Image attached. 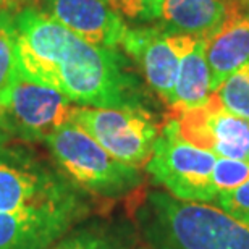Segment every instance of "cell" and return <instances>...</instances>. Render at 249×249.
Returning a JSON list of instances; mask_svg holds the SVG:
<instances>
[{
	"label": "cell",
	"mask_w": 249,
	"mask_h": 249,
	"mask_svg": "<svg viewBox=\"0 0 249 249\" xmlns=\"http://www.w3.org/2000/svg\"><path fill=\"white\" fill-rule=\"evenodd\" d=\"M15 33L24 78L57 89L79 107L149 108L142 81L118 49L84 41L34 5L15 12Z\"/></svg>",
	"instance_id": "obj_1"
},
{
	"label": "cell",
	"mask_w": 249,
	"mask_h": 249,
	"mask_svg": "<svg viewBox=\"0 0 249 249\" xmlns=\"http://www.w3.org/2000/svg\"><path fill=\"white\" fill-rule=\"evenodd\" d=\"M134 220L151 249H249V223L165 191L146 193Z\"/></svg>",
	"instance_id": "obj_2"
},
{
	"label": "cell",
	"mask_w": 249,
	"mask_h": 249,
	"mask_svg": "<svg viewBox=\"0 0 249 249\" xmlns=\"http://www.w3.org/2000/svg\"><path fill=\"white\" fill-rule=\"evenodd\" d=\"M51 160L89 196L118 199L142 185L139 168L108 154L91 134L70 120L44 139Z\"/></svg>",
	"instance_id": "obj_3"
},
{
	"label": "cell",
	"mask_w": 249,
	"mask_h": 249,
	"mask_svg": "<svg viewBox=\"0 0 249 249\" xmlns=\"http://www.w3.org/2000/svg\"><path fill=\"white\" fill-rule=\"evenodd\" d=\"M89 199L73 185L52 160L21 144H12L0 154V213L58 206Z\"/></svg>",
	"instance_id": "obj_4"
},
{
	"label": "cell",
	"mask_w": 249,
	"mask_h": 249,
	"mask_svg": "<svg viewBox=\"0 0 249 249\" xmlns=\"http://www.w3.org/2000/svg\"><path fill=\"white\" fill-rule=\"evenodd\" d=\"M217 156L189 144L180 136L175 118L160 128L154 144L146 172L156 185H160L173 197L186 202H213L217 191L212 183V172Z\"/></svg>",
	"instance_id": "obj_5"
},
{
	"label": "cell",
	"mask_w": 249,
	"mask_h": 249,
	"mask_svg": "<svg viewBox=\"0 0 249 249\" xmlns=\"http://www.w3.org/2000/svg\"><path fill=\"white\" fill-rule=\"evenodd\" d=\"M70 120L91 134L108 154L136 168L146 167L160 133L149 108L74 106Z\"/></svg>",
	"instance_id": "obj_6"
},
{
	"label": "cell",
	"mask_w": 249,
	"mask_h": 249,
	"mask_svg": "<svg viewBox=\"0 0 249 249\" xmlns=\"http://www.w3.org/2000/svg\"><path fill=\"white\" fill-rule=\"evenodd\" d=\"M73 107L74 104L57 89L34 83L18 71L0 102V124L12 139L42 142L70 122Z\"/></svg>",
	"instance_id": "obj_7"
},
{
	"label": "cell",
	"mask_w": 249,
	"mask_h": 249,
	"mask_svg": "<svg viewBox=\"0 0 249 249\" xmlns=\"http://www.w3.org/2000/svg\"><path fill=\"white\" fill-rule=\"evenodd\" d=\"M180 136L217 157L249 162V120L228 112L215 94L202 106L172 112Z\"/></svg>",
	"instance_id": "obj_8"
},
{
	"label": "cell",
	"mask_w": 249,
	"mask_h": 249,
	"mask_svg": "<svg viewBox=\"0 0 249 249\" xmlns=\"http://www.w3.org/2000/svg\"><path fill=\"white\" fill-rule=\"evenodd\" d=\"M193 36L173 33L167 28H133L124 34L123 51L139 65L146 84L170 107L183 52Z\"/></svg>",
	"instance_id": "obj_9"
},
{
	"label": "cell",
	"mask_w": 249,
	"mask_h": 249,
	"mask_svg": "<svg viewBox=\"0 0 249 249\" xmlns=\"http://www.w3.org/2000/svg\"><path fill=\"white\" fill-rule=\"evenodd\" d=\"M91 213V197L31 211L0 213V249H44Z\"/></svg>",
	"instance_id": "obj_10"
},
{
	"label": "cell",
	"mask_w": 249,
	"mask_h": 249,
	"mask_svg": "<svg viewBox=\"0 0 249 249\" xmlns=\"http://www.w3.org/2000/svg\"><path fill=\"white\" fill-rule=\"evenodd\" d=\"M36 8L84 41L104 47H122L128 26L106 0H33Z\"/></svg>",
	"instance_id": "obj_11"
},
{
	"label": "cell",
	"mask_w": 249,
	"mask_h": 249,
	"mask_svg": "<svg viewBox=\"0 0 249 249\" xmlns=\"http://www.w3.org/2000/svg\"><path fill=\"white\" fill-rule=\"evenodd\" d=\"M212 92L249 62V13L238 3L222 28L206 41Z\"/></svg>",
	"instance_id": "obj_12"
},
{
	"label": "cell",
	"mask_w": 249,
	"mask_h": 249,
	"mask_svg": "<svg viewBox=\"0 0 249 249\" xmlns=\"http://www.w3.org/2000/svg\"><path fill=\"white\" fill-rule=\"evenodd\" d=\"M238 3V0H163L160 19L163 28L173 33L207 41Z\"/></svg>",
	"instance_id": "obj_13"
},
{
	"label": "cell",
	"mask_w": 249,
	"mask_h": 249,
	"mask_svg": "<svg viewBox=\"0 0 249 249\" xmlns=\"http://www.w3.org/2000/svg\"><path fill=\"white\" fill-rule=\"evenodd\" d=\"M134 227L126 220L84 218L44 249H134Z\"/></svg>",
	"instance_id": "obj_14"
},
{
	"label": "cell",
	"mask_w": 249,
	"mask_h": 249,
	"mask_svg": "<svg viewBox=\"0 0 249 249\" xmlns=\"http://www.w3.org/2000/svg\"><path fill=\"white\" fill-rule=\"evenodd\" d=\"M212 94L211 70L206 58V41L193 37L183 52L170 112L189 110L202 106Z\"/></svg>",
	"instance_id": "obj_15"
},
{
	"label": "cell",
	"mask_w": 249,
	"mask_h": 249,
	"mask_svg": "<svg viewBox=\"0 0 249 249\" xmlns=\"http://www.w3.org/2000/svg\"><path fill=\"white\" fill-rule=\"evenodd\" d=\"M18 73L15 12L0 15V102Z\"/></svg>",
	"instance_id": "obj_16"
},
{
	"label": "cell",
	"mask_w": 249,
	"mask_h": 249,
	"mask_svg": "<svg viewBox=\"0 0 249 249\" xmlns=\"http://www.w3.org/2000/svg\"><path fill=\"white\" fill-rule=\"evenodd\" d=\"M213 94L228 112L249 120V62L230 74Z\"/></svg>",
	"instance_id": "obj_17"
},
{
	"label": "cell",
	"mask_w": 249,
	"mask_h": 249,
	"mask_svg": "<svg viewBox=\"0 0 249 249\" xmlns=\"http://www.w3.org/2000/svg\"><path fill=\"white\" fill-rule=\"evenodd\" d=\"M249 181V162L217 157L212 172V183L217 194L230 191Z\"/></svg>",
	"instance_id": "obj_18"
},
{
	"label": "cell",
	"mask_w": 249,
	"mask_h": 249,
	"mask_svg": "<svg viewBox=\"0 0 249 249\" xmlns=\"http://www.w3.org/2000/svg\"><path fill=\"white\" fill-rule=\"evenodd\" d=\"M163 0H106L113 12L124 19L144 23L160 19Z\"/></svg>",
	"instance_id": "obj_19"
},
{
	"label": "cell",
	"mask_w": 249,
	"mask_h": 249,
	"mask_svg": "<svg viewBox=\"0 0 249 249\" xmlns=\"http://www.w3.org/2000/svg\"><path fill=\"white\" fill-rule=\"evenodd\" d=\"M213 204L230 217L249 223V181L230 191L218 193Z\"/></svg>",
	"instance_id": "obj_20"
},
{
	"label": "cell",
	"mask_w": 249,
	"mask_h": 249,
	"mask_svg": "<svg viewBox=\"0 0 249 249\" xmlns=\"http://www.w3.org/2000/svg\"><path fill=\"white\" fill-rule=\"evenodd\" d=\"M10 142H12V136H10V134L5 131V128L0 124V154H2V151Z\"/></svg>",
	"instance_id": "obj_21"
},
{
	"label": "cell",
	"mask_w": 249,
	"mask_h": 249,
	"mask_svg": "<svg viewBox=\"0 0 249 249\" xmlns=\"http://www.w3.org/2000/svg\"><path fill=\"white\" fill-rule=\"evenodd\" d=\"M245 5H246V10H248V13H249V0H245Z\"/></svg>",
	"instance_id": "obj_22"
},
{
	"label": "cell",
	"mask_w": 249,
	"mask_h": 249,
	"mask_svg": "<svg viewBox=\"0 0 249 249\" xmlns=\"http://www.w3.org/2000/svg\"><path fill=\"white\" fill-rule=\"evenodd\" d=\"M138 249H151V248H142V246H141V248H138Z\"/></svg>",
	"instance_id": "obj_23"
}]
</instances>
